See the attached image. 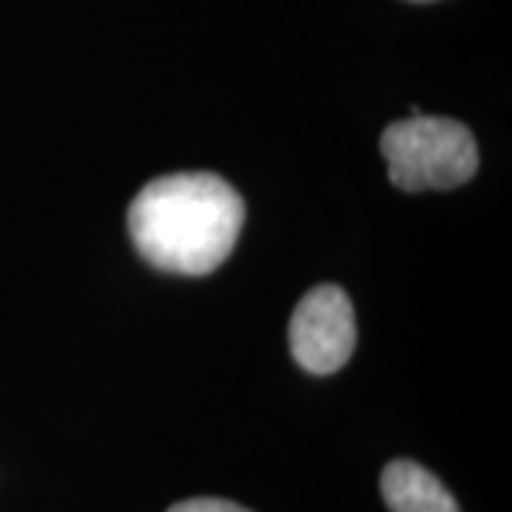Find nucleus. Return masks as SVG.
<instances>
[{"mask_svg": "<svg viewBox=\"0 0 512 512\" xmlns=\"http://www.w3.org/2000/svg\"><path fill=\"white\" fill-rule=\"evenodd\" d=\"M245 202L211 171H180L151 183L128 208L134 248L157 271L205 276L234 251Z\"/></svg>", "mask_w": 512, "mask_h": 512, "instance_id": "f257e3e1", "label": "nucleus"}, {"mask_svg": "<svg viewBox=\"0 0 512 512\" xmlns=\"http://www.w3.org/2000/svg\"><path fill=\"white\" fill-rule=\"evenodd\" d=\"M382 154L396 188L402 191H450L478 171V146L473 131L450 117H424L384 128Z\"/></svg>", "mask_w": 512, "mask_h": 512, "instance_id": "f03ea898", "label": "nucleus"}, {"mask_svg": "<svg viewBox=\"0 0 512 512\" xmlns=\"http://www.w3.org/2000/svg\"><path fill=\"white\" fill-rule=\"evenodd\" d=\"M356 348V313L339 285H316L291 316V353L313 376H330L348 365Z\"/></svg>", "mask_w": 512, "mask_h": 512, "instance_id": "7ed1b4c3", "label": "nucleus"}, {"mask_svg": "<svg viewBox=\"0 0 512 512\" xmlns=\"http://www.w3.org/2000/svg\"><path fill=\"white\" fill-rule=\"evenodd\" d=\"M382 498L390 512H458L456 498L416 461H390L382 473Z\"/></svg>", "mask_w": 512, "mask_h": 512, "instance_id": "20e7f679", "label": "nucleus"}, {"mask_svg": "<svg viewBox=\"0 0 512 512\" xmlns=\"http://www.w3.org/2000/svg\"><path fill=\"white\" fill-rule=\"evenodd\" d=\"M168 512H251L245 507H239L234 501L225 498H191V501H180L174 504Z\"/></svg>", "mask_w": 512, "mask_h": 512, "instance_id": "39448f33", "label": "nucleus"}, {"mask_svg": "<svg viewBox=\"0 0 512 512\" xmlns=\"http://www.w3.org/2000/svg\"><path fill=\"white\" fill-rule=\"evenodd\" d=\"M416 3H427V0H416Z\"/></svg>", "mask_w": 512, "mask_h": 512, "instance_id": "423d86ee", "label": "nucleus"}]
</instances>
